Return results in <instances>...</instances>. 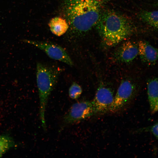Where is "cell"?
<instances>
[{"label": "cell", "mask_w": 158, "mask_h": 158, "mask_svg": "<svg viewBox=\"0 0 158 158\" xmlns=\"http://www.w3.org/2000/svg\"><path fill=\"white\" fill-rule=\"evenodd\" d=\"M135 85L128 80L123 81L119 86L109 111L115 112L125 106L132 99L135 95Z\"/></svg>", "instance_id": "obj_6"}, {"label": "cell", "mask_w": 158, "mask_h": 158, "mask_svg": "<svg viewBox=\"0 0 158 158\" xmlns=\"http://www.w3.org/2000/svg\"><path fill=\"white\" fill-rule=\"evenodd\" d=\"M114 99L113 92L109 88L103 85L100 86L91 102L95 114H104L109 111Z\"/></svg>", "instance_id": "obj_7"}, {"label": "cell", "mask_w": 158, "mask_h": 158, "mask_svg": "<svg viewBox=\"0 0 158 158\" xmlns=\"http://www.w3.org/2000/svg\"><path fill=\"white\" fill-rule=\"evenodd\" d=\"M24 42L31 44L43 51L51 58L72 66L73 62L66 51L61 46L45 42L24 40Z\"/></svg>", "instance_id": "obj_5"}, {"label": "cell", "mask_w": 158, "mask_h": 158, "mask_svg": "<svg viewBox=\"0 0 158 158\" xmlns=\"http://www.w3.org/2000/svg\"><path fill=\"white\" fill-rule=\"evenodd\" d=\"M138 55V46L128 41L124 42L115 51L113 58L117 62L128 63L134 60Z\"/></svg>", "instance_id": "obj_8"}, {"label": "cell", "mask_w": 158, "mask_h": 158, "mask_svg": "<svg viewBox=\"0 0 158 158\" xmlns=\"http://www.w3.org/2000/svg\"><path fill=\"white\" fill-rule=\"evenodd\" d=\"M82 92V89L80 86L76 83L74 82L69 88V95L71 99H76L79 97Z\"/></svg>", "instance_id": "obj_14"}, {"label": "cell", "mask_w": 158, "mask_h": 158, "mask_svg": "<svg viewBox=\"0 0 158 158\" xmlns=\"http://www.w3.org/2000/svg\"><path fill=\"white\" fill-rule=\"evenodd\" d=\"M56 66L38 62L36 66V80L40 102V115L42 126L47 129L45 112L51 92L56 86L61 72Z\"/></svg>", "instance_id": "obj_2"}, {"label": "cell", "mask_w": 158, "mask_h": 158, "mask_svg": "<svg viewBox=\"0 0 158 158\" xmlns=\"http://www.w3.org/2000/svg\"><path fill=\"white\" fill-rule=\"evenodd\" d=\"M48 25L52 33L58 36L64 34L69 28V25L66 20L59 17L52 18L49 21Z\"/></svg>", "instance_id": "obj_11"}, {"label": "cell", "mask_w": 158, "mask_h": 158, "mask_svg": "<svg viewBox=\"0 0 158 158\" xmlns=\"http://www.w3.org/2000/svg\"><path fill=\"white\" fill-rule=\"evenodd\" d=\"M147 86L150 111L154 114L158 111V77L149 80Z\"/></svg>", "instance_id": "obj_10"}, {"label": "cell", "mask_w": 158, "mask_h": 158, "mask_svg": "<svg viewBox=\"0 0 158 158\" xmlns=\"http://www.w3.org/2000/svg\"><path fill=\"white\" fill-rule=\"evenodd\" d=\"M106 0H64V4L66 8L82 3L94 2L103 4Z\"/></svg>", "instance_id": "obj_15"}, {"label": "cell", "mask_w": 158, "mask_h": 158, "mask_svg": "<svg viewBox=\"0 0 158 158\" xmlns=\"http://www.w3.org/2000/svg\"><path fill=\"white\" fill-rule=\"evenodd\" d=\"M139 17L143 22L158 31V10L143 11Z\"/></svg>", "instance_id": "obj_12"}, {"label": "cell", "mask_w": 158, "mask_h": 158, "mask_svg": "<svg viewBox=\"0 0 158 158\" xmlns=\"http://www.w3.org/2000/svg\"><path fill=\"white\" fill-rule=\"evenodd\" d=\"M96 25L103 41L109 47L124 40L133 31V25L128 19L112 11L101 14Z\"/></svg>", "instance_id": "obj_1"}, {"label": "cell", "mask_w": 158, "mask_h": 158, "mask_svg": "<svg viewBox=\"0 0 158 158\" xmlns=\"http://www.w3.org/2000/svg\"><path fill=\"white\" fill-rule=\"evenodd\" d=\"M15 145V142L12 137L7 135H0V157Z\"/></svg>", "instance_id": "obj_13"}, {"label": "cell", "mask_w": 158, "mask_h": 158, "mask_svg": "<svg viewBox=\"0 0 158 158\" xmlns=\"http://www.w3.org/2000/svg\"><path fill=\"white\" fill-rule=\"evenodd\" d=\"M102 4L97 2H88L66 8L68 19L74 32H86L96 25L101 16Z\"/></svg>", "instance_id": "obj_3"}, {"label": "cell", "mask_w": 158, "mask_h": 158, "mask_svg": "<svg viewBox=\"0 0 158 158\" xmlns=\"http://www.w3.org/2000/svg\"><path fill=\"white\" fill-rule=\"evenodd\" d=\"M148 128V130L158 139V121Z\"/></svg>", "instance_id": "obj_16"}, {"label": "cell", "mask_w": 158, "mask_h": 158, "mask_svg": "<svg viewBox=\"0 0 158 158\" xmlns=\"http://www.w3.org/2000/svg\"><path fill=\"white\" fill-rule=\"evenodd\" d=\"M91 102L84 101L73 104L63 118L66 124L75 123L84 120L94 114Z\"/></svg>", "instance_id": "obj_4"}, {"label": "cell", "mask_w": 158, "mask_h": 158, "mask_svg": "<svg viewBox=\"0 0 158 158\" xmlns=\"http://www.w3.org/2000/svg\"><path fill=\"white\" fill-rule=\"evenodd\" d=\"M138 55L143 62L150 65L158 60V49L147 42L140 41L138 43Z\"/></svg>", "instance_id": "obj_9"}]
</instances>
